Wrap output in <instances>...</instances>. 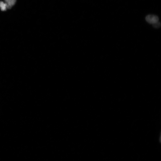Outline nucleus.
<instances>
[{"mask_svg":"<svg viewBox=\"0 0 161 161\" xmlns=\"http://www.w3.org/2000/svg\"><path fill=\"white\" fill-rule=\"evenodd\" d=\"M145 19L148 23L152 24L159 21V18L156 15H149L146 17Z\"/></svg>","mask_w":161,"mask_h":161,"instance_id":"1","label":"nucleus"},{"mask_svg":"<svg viewBox=\"0 0 161 161\" xmlns=\"http://www.w3.org/2000/svg\"><path fill=\"white\" fill-rule=\"evenodd\" d=\"M7 4V8L10 9L14 6L16 1V0H5Z\"/></svg>","mask_w":161,"mask_h":161,"instance_id":"2","label":"nucleus"},{"mask_svg":"<svg viewBox=\"0 0 161 161\" xmlns=\"http://www.w3.org/2000/svg\"><path fill=\"white\" fill-rule=\"evenodd\" d=\"M7 4H4L3 2L1 1L0 2V7L1 8L2 11H4L6 10L7 9Z\"/></svg>","mask_w":161,"mask_h":161,"instance_id":"3","label":"nucleus"},{"mask_svg":"<svg viewBox=\"0 0 161 161\" xmlns=\"http://www.w3.org/2000/svg\"><path fill=\"white\" fill-rule=\"evenodd\" d=\"M154 28L156 29H158L160 27L161 24L160 22H158L152 24Z\"/></svg>","mask_w":161,"mask_h":161,"instance_id":"4","label":"nucleus"}]
</instances>
